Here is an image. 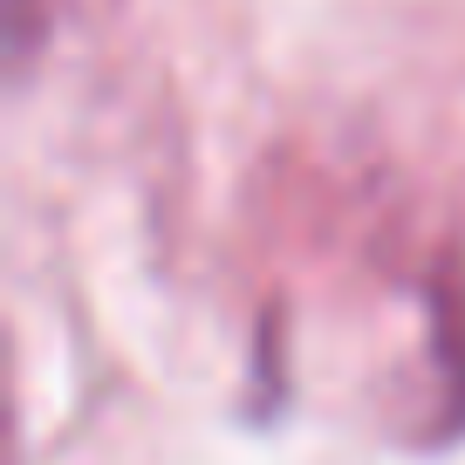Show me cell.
Returning <instances> with one entry per match:
<instances>
[{
  "label": "cell",
  "instance_id": "1",
  "mask_svg": "<svg viewBox=\"0 0 465 465\" xmlns=\"http://www.w3.org/2000/svg\"><path fill=\"white\" fill-rule=\"evenodd\" d=\"M42 7H48V0H7V42H15V62H28V55H35Z\"/></svg>",
  "mask_w": 465,
  "mask_h": 465
}]
</instances>
